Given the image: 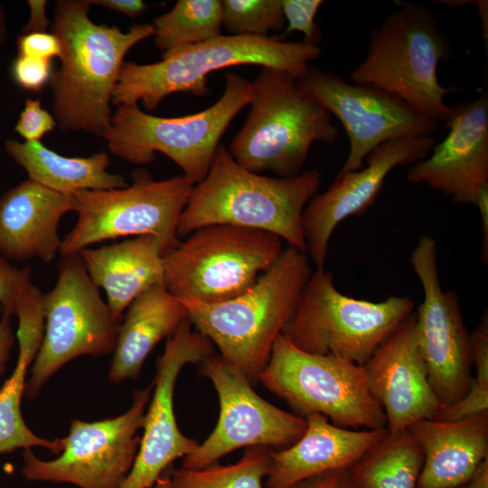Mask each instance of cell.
Returning <instances> with one entry per match:
<instances>
[{
    "label": "cell",
    "mask_w": 488,
    "mask_h": 488,
    "mask_svg": "<svg viewBox=\"0 0 488 488\" xmlns=\"http://www.w3.org/2000/svg\"><path fill=\"white\" fill-rule=\"evenodd\" d=\"M89 0H59L51 33L60 41L61 66L50 80L54 118L63 131L104 136L110 127L114 89L128 51L155 34L153 24H97Z\"/></svg>",
    "instance_id": "cell-1"
},
{
    "label": "cell",
    "mask_w": 488,
    "mask_h": 488,
    "mask_svg": "<svg viewBox=\"0 0 488 488\" xmlns=\"http://www.w3.org/2000/svg\"><path fill=\"white\" fill-rule=\"evenodd\" d=\"M320 184L318 169L289 178L252 173L220 144L206 176L190 192L177 223V237L225 224L272 233L306 252L302 217Z\"/></svg>",
    "instance_id": "cell-2"
},
{
    "label": "cell",
    "mask_w": 488,
    "mask_h": 488,
    "mask_svg": "<svg viewBox=\"0 0 488 488\" xmlns=\"http://www.w3.org/2000/svg\"><path fill=\"white\" fill-rule=\"evenodd\" d=\"M311 274L306 252L288 246L239 296L220 303H182L195 329L254 385L276 339L293 316Z\"/></svg>",
    "instance_id": "cell-3"
},
{
    "label": "cell",
    "mask_w": 488,
    "mask_h": 488,
    "mask_svg": "<svg viewBox=\"0 0 488 488\" xmlns=\"http://www.w3.org/2000/svg\"><path fill=\"white\" fill-rule=\"evenodd\" d=\"M321 53L318 45L304 42L221 34L164 52L162 61L157 62L124 61L111 104L118 107L140 101L147 110H153L173 93L190 92L204 97L210 93L207 76L236 65H259L286 71L298 79Z\"/></svg>",
    "instance_id": "cell-4"
},
{
    "label": "cell",
    "mask_w": 488,
    "mask_h": 488,
    "mask_svg": "<svg viewBox=\"0 0 488 488\" xmlns=\"http://www.w3.org/2000/svg\"><path fill=\"white\" fill-rule=\"evenodd\" d=\"M251 83L250 110L230 145V154L255 174L299 175L314 143L333 145L339 137L330 113L286 71L263 68Z\"/></svg>",
    "instance_id": "cell-5"
},
{
    "label": "cell",
    "mask_w": 488,
    "mask_h": 488,
    "mask_svg": "<svg viewBox=\"0 0 488 488\" xmlns=\"http://www.w3.org/2000/svg\"><path fill=\"white\" fill-rule=\"evenodd\" d=\"M449 54L447 38L429 10L403 3L371 31L366 55L350 78L352 83L383 89L431 119L445 122L451 112L445 96L458 90L438 80V63Z\"/></svg>",
    "instance_id": "cell-6"
},
{
    "label": "cell",
    "mask_w": 488,
    "mask_h": 488,
    "mask_svg": "<svg viewBox=\"0 0 488 488\" xmlns=\"http://www.w3.org/2000/svg\"><path fill=\"white\" fill-rule=\"evenodd\" d=\"M222 96L208 108L177 117L142 111L137 104L120 105L103 136L116 156L137 165L150 164L159 152L173 160L195 183L207 174L220 140L252 96V83L235 72L225 75Z\"/></svg>",
    "instance_id": "cell-7"
},
{
    "label": "cell",
    "mask_w": 488,
    "mask_h": 488,
    "mask_svg": "<svg viewBox=\"0 0 488 488\" xmlns=\"http://www.w3.org/2000/svg\"><path fill=\"white\" fill-rule=\"evenodd\" d=\"M414 308L409 296L371 302L343 295L332 272L316 269L282 333L303 352L362 366Z\"/></svg>",
    "instance_id": "cell-8"
},
{
    "label": "cell",
    "mask_w": 488,
    "mask_h": 488,
    "mask_svg": "<svg viewBox=\"0 0 488 488\" xmlns=\"http://www.w3.org/2000/svg\"><path fill=\"white\" fill-rule=\"evenodd\" d=\"M282 250V239L267 231L202 227L164 257V282L180 302H223L251 287Z\"/></svg>",
    "instance_id": "cell-9"
},
{
    "label": "cell",
    "mask_w": 488,
    "mask_h": 488,
    "mask_svg": "<svg viewBox=\"0 0 488 488\" xmlns=\"http://www.w3.org/2000/svg\"><path fill=\"white\" fill-rule=\"evenodd\" d=\"M258 381L303 418L318 413L343 428L387 427L384 410L371 393L361 365L303 352L283 333L276 339Z\"/></svg>",
    "instance_id": "cell-10"
},
{
    "label": "cell",
    "mask_w": 488,
    "mask_h": 488,
    "mask_svg": "<svg viewBox=\"0 0 488 488\" xmlns=\"http://www.w3.org/2000/svg\"><path fill=\"white\" fill-rule=\"evenodd\" d=\"M194 183L184 175L155 180L145 169L124 188L73 193L74 228L61 239L60 254H78L94 243L125 236H155L163 258L180 243L176 229Z\"/></svg>",
    "instance_id": "cell-11"
},
{
    "label": "cell",
    "mask_w": 488,
    "mask_h": 488,
    "mask_svg": "<svg viewBox=\"0 0 488 488\" xmlns=\"http://www.w3.org/2000/svg\"><path fill=\"white\" fill-rule=\"evenodd\" d=\"M58 272L54 287L43 295V339L24 385L29 400L66 363L113 353L117 344L121 319L113 315L78 254L61 256Z\"/></svg>",
    "instance_id": "cell-12"
},
{
    "label": "cell",
    "mask_w": 488,
    "mask_h": 488,
    "mask_svg": "<svg viewBox=\"0 0 488 488\" xmlns=\"http://www.w3.org/2000/svg\"><path fill=\"white\" fill-rule=\"evenodd\" d=\"M153 385L133 392L123 414L99 421L73 419L57 458L45 461L31 449L23 452L27 481L70 483L80 488H121L136 459Z\"/></svg>",
    "instance_id": "cell-13"
},
{
    "label": "cell",
    "mask_w": 488,
    "mask_h": 488,
    "mask_svg": "<svg viewBox=\"0 0 488 488\" xmlns=\"http://www.w3.org/2000/svg\"><path fill=\"white\" fill-rule=\"evenodd\" d=\"M198 365L200 374L208 378L216 389L220 414L211 435L183 457L182 467L202 469L242 447L284 449L305 432V418L262 399L246 378L220 354L213 352Z\"/></svg>",
    "instance_id": "cell-14"
},
{
    "label": "cell",
    "mask_w": 488,
    "mask_h": 488,
    "mask_svg": "<svg viewBox=\"0 0 488 488\" xmlns=\"http://www.w3.org/2000/svg\"><path fill=\"white\" fill-rule=\"evenodd\" d=\"M424 292L416 314V336L428 381L444 408L464 399L473 382L470 339L454 290L444 291L438 277L437 245L422 236L410 256Z\"/></svg>",
    "instance_id": "cell-15"
},
{
    "label": "cell",
    "mask_w": 488,
    "mask_h": 488,
    "mask_svg": "<svg viewBox=\"0 0 488 488\" xmlns=\"http://www.w3.org/2000/svg\"><path fill=\"white\" fill-rule=\"evenodd\" d=\"M298 87L342 123L350 150L336 177L361 169L381 144L430 136L439 124L398 97L371 85L349 83L333 72L310 66Z\"/></svg>",
    "instance_id": "cell-16"
},
{
    "label": "cell",
    "mask_w": 488,
    "mask_h": 488,
    "mask_svg": "<svg viewBox=\"0 0 488 488\" xmlns=\"http://www.w3.org/2000/svg\"><path fill=\"white\" fill-rule=\"evenodd\" d=\"M213 352L212 343L192 330L188 318L167 338L155 362L153 393L137 454L121 488H152L174 460L186 456L199 446L178 427L174 409V386L185 365L199 364Z\"/></svg>",
    "instance_id": "cell-17"
},
{
    "label": "cell",
    "mask_w": 488,
    "mask_h": 488,
    "mask_svg": "<svg viewBox=\"0 0 488 488\" xmlns=\"http://www.w3.org/2000/svg\"><path fill=\"white\" fill-rule=\"evenodd\" d=\"M436 144L431 136L385 142L365 159L366 166L336 177L329 188L306 204L302 227L309 259L324 268L328 244L346 218L363 215L376 202L388 174L397 166L426 158Z\"/></svg>",
    "instance_id": "cell-18"
},
{
    "label": "cell",
    "mask_w": 488,
    "mask_h": 488,
    "mask_svg": "<svg viewBox=\"0 0 488 488\" xmlns=\"http://www.w3.org/2000/svg\"><path fill=\"white\" fill-rule=\"evenodd\" d=\"M446 138L407 173L410 183H426L455 204H475L488 185V94L451 107Z\"/></svg>",
    "instance_id": "cell-19"
},
{
    "label": "cell",
    "mask_w": 488,
    "mask_h": 488,
    "mask_svg": "<svg viewBox=\"0 0 488 488\" xmlns=\"http://www.w3.org/2000/svg\"><path fill=\"white\" fill-rule=\"evenodd\" d=\"M369 389L384 410L390 433L434 419L444 408L427 378L413 312L362 365Z\"/></svg>",
    "instance_id": "cell-20"
},
{
    "label": "cell",
    "mask_w": 488,
    "mask_h": 488,
    "mask_svg": "<svg viewBox=\"0 0 488 488\" xmlns=\"http://www.w3.org/2000/svg\"><path fill=\"white\" fill-rule=\"evenodd\" d=\"M74 210L72 194L53 191L29 178L11 188L0 198V257L51 262L61 249L59 222Z\"/></svg>",
    "instance_id": "cell-21"
},
{
    "label": "cell",
    "mask_w": 488,
    "mask_h": 488,
    "mask_svg": "<svg viewBox=\"0 0 488 488\" xmlns=\"http://www.w3.org/2000/svg\"><path fill=\"white\" fill-rule=\"evenodd\" d=\"M305 418L307 427L300 439L289 447L270 450L267 488H292L318 474L349 469L389 433L387 427L361 431L340 427L318 413Z\"/></svg>",
    "instance_id": "cell-22"
},
{
    "label": "cell",
    "mask_w": 488,
    "mask_h": 488,
    "mask_svg": "<svg viewBox=\"0 0 488 488\" xmlns=\"http://www.w3.org/2000/svg\"><path fill=\"white\" fill-rule=\"evenodd\" d=\"M408 429L424 453L418 488H461L488 458V412L455 421L423 419Z\"/></svg>",
    "instance_id": "cell-23"
},
{
    "label": "cell",
    "mask_w": 488,
    "mask_h": 488,
    "mask_svg": "<svg viewBox=\"0 0 488 488\" xmlns=\"http://www.w3.org/2000/svg\"><path fill=\"white\" fill-rule=\"evenodd\" d=\"M78 256L93 283L105 290L107 303L117 319H121L123 311L140 294L164 282L161 244L154 235L86 248Z\"/></svg>",
    "instance_id": "cell-24"
},
{
    "label": "cell",
    "mask_w": 488,
    "mask_h": 488,
    "mask_svg": "<svg viewBox=\"0 0 488 488\" xmlns=\"http://www.w3.org/2000/svg\"><path fill=\"white\" fill-rule=\"evenodd\" d=\"M185 319V306L169 293L164 282L150 286L136 297L119 326L109 380L117 384L137 379L154 348L172 336Z\"/></svg>",
    "instance_id": "cell-25"
},
{
    "label": "cell",
    "mask_w": 488,
    "mask_h": 488,
    "mask_svg": "<svg viewBox=\"0 0 488 488\" xmlns=\"http://www.w3.org/2000/svg\"><path fill=\"white\" fill-rule=\"evenodd\" d=\"M8 155L28 174V178L53 191L73 194L88 190H110L127 186L120 174H110V159L101 151L87 157L60 155L41 141H5Z\"/></svg>",
    "instance_id": "cell-26"
},
{
    "label": "cell",
    "mask_w": 488,
    "mask_h": 488,
    "mask_svg": "<svg viewBox=\"0 0 488 488\" xmlns=\"http://www.w3.org/2000/svg\"><path fill=\"white\" fill-rule=\"evenodd\" d=\"M424 453L408 429L389 432L348 470L358 488H418Z\"/></svg>",
    "instance_id": "cell-27"
},
{
    "label": "cell",
    "mask_w": 488,
    "mask_h": 488,
    "mask_svg": "<svg viewBox=\"0 0 488 488\" xmlns=\"http://www.w3.org/2000/svg\"><path fill=\"white\" fill-rule=\"evenodd\" d=\"M41 343L36 340L18 342V357L12 375L0 389V455L16 449H31L41 446L60 455L64 447V439L48 440L36 436L26 425L21 409L24 395L27 371L33 362Z\"/></svg>",
    "instance_id": "cell-28"
},
{
    "label": "cell",
    "mask_w": 488,
    "mask_h": 488,
    "mask_svg": "<svg viewBox=\"0 0 488 488\" xmlns=\"http://www.w3.org/2000/svg\"><path fill=\"white\" fill-rule=\"evenodd\" d=\"M155 42L164 52L221 35V1L178 0L154 20Z\"/></svg>",
    "instance_id": "cell-29"
},
{
    "label": "cell",
    "mask_w": 488,
    "mask_h": 488,
    "mask_svg": "<svg viewBox=\"0 0 488 488\" xmlns=\"http://www.w3.org/2000/svg\"><path fill=\"white\" fill-rule=\"evenodd\" d=\"M270 448H246L234 464L202 469L179 467L169 473L171 488H263L270 466Z\"/></svg>",
    "instance_id": "cell-30"
},
{
    "label": "cell",
    "mask_w": 488,
    "mask_h": 488,
    "mask_svg": "<svg viewBox=\"0 0 488 488\" xmlns=\"http://www.w3.org/2000/svg\"><path fill=\"white\" fill-rule=\"evenodd\" d=\"M475 375L467 395L444 408L434 419L455 421L488 412V313L485 309L479 324L470 333Z\"/></svg>",
    "instance_id": "cell-31"
},
{
    "label": "cell",
    "mask_w": 488,
    "mask_h": 488,
    "mask_svg": "<svg viewBox=\"0 0 488 488\" xmlns=\"http://www.w3.org/2000/svg\"><path fill=\"white\" fill-rule=\"evenodd\" d=\"M221 18L230 35L267 37L286 24L281 0H223Z\"/></svg>",
    "instance_id": "cell-32"
},
{
    "label": "cell",
    "mask_w": 488,
    "mask_h": 488,
    "mask_svg": "<svg viewBox=\"0 0 488 488\" xmlns=\"http://www.w3.org/2000/svg\"><path fill=\"white\" fill-rule=\"evenodd\" d=\"M283 14L286 27L283 34L277 39H283L293 32L304 34V42L317 45L322 37L319 25L314 19L319 8L323 5L322 0H281Z\"/></svg>",
    "instance_id": "cell-33"
},
{
    "label": "cell",
    "mask_w": 488,
    "mask_h": 488,
    "mask_svg": "<svg viewBox=\"0 0 488 488\" xmlns=\"http://www.w3.org/2000/svg\"><path fill=\"white\" fill-rule=\"evenodd\" d=\"M11 73L22 89L40 92L53 73L52 60L18 55L12 64Z\"/></svg>",
    "instance_id": "cell-34"
},
{
    "label": "cell",
    "mask_w": 488,
    "mask_h": 488,
    "mask_svg": "<svg viewBox=\"0 0 488 488\" xmlns=\"http://www.w3.org/2000/svg\"><path fill=\"white\" fill-rule=\"evenodd\" d=\"M57 126L53 116L42 108L41 99H27L14 130L26 141H40Z\"/></svg>",
    "instance_id": "cell-35"
},
{
    "label": "cell",
    "mask_w": 488,
    "mask_h": 488,
    "mask_svg": "<svg viewBox=\"0 0 488 488\" xmlns=\"http://www.w3.org/2000/svg\"><path fill=\"white\" fill-rule=\"evenodd\" d=\"M33 284L29 267H17L0 257V305L4 312L13 316L16 301Z\"/></svg>",
    "instance_id": "cell-36"
},
{
    "label": "cell",
    "mask_w": 488,
    "mask_h": 488,
    "mask_svg": "<svg viewBox=\"0 0 488 488\" xmlns=\"http://www.w3.org/2000/svg\"><path fill=\"white\" fill-rule=\"evenodd\" d=\"M18 55L52 60L61 58L59 39L52 33L35 32L22 33L17 38Z\"/></svg>",
    "instance_id": "cell-37"
},
{
    "label": "cell",
    "mask_w": 488,
    "mask_h": 488,
    "mask_svg": "<svg viewBox=\"0 0 488 488\" xmlns=\"http://www.w3.org/2000/svg\"><path fill=\"white\" fill-rule=\"evenodd\" d=\"M292 488H358L348 469L329 471L306 479Z\"/></svg>",
    "instance_id": "cell-38"
},
{
    "label": "cell",
    "mask_w": 488,
    "mask_h": 488,
    "mask_svg": "<svg viewBox=\"0 0 488 488\" xmlns=\"http://www.w3.org/2000/svg\"><path fill=\"white\" fill-rule=\"evenodd\" d=\"M12 315L4 312L0 305V377L5 373L14 347L15 336L11 324Z\"/></svg>",
    "instance_id": "cell-39"
},
{
    "label": "cell",
    "mask_w": 488,
    "mask_h": 488,
    "mask_svg": "<svg viewBox=\"0 0 488 488\" xmlns=\"http://www.w3.org/2000/svg\"><path fill=\"white\" fill-rule=\"evenodd\" d=\"M90 5H100L131 18L140 16L149 8L142 0H95L90 1Z\"/></svg>",
    "instance_id": "cell-40"
},
{
    "label": "cell",
    "mask_w": 488,
    "mask_h": 488,
    "mask_svg": "<svg viewBox=\"0 0 488 488\" xmlns=\"http://www.w3.org/2000/svg\"><path fill=\"white\" fill-rule=\"evenodd\" d=\"M30 19L27 24L23 28L22 33L45 32L50 24V21L46 17L45 8L47 2L44 0H30Z\"/></svg>",
    "instance_id": "cell-41"
},
{
    "label": "cell",
    "mask_w": 488,
    "mask_h": 488,
    "mask_svg": "<svg viewBox=\"0 0 488 488\" xmlns=\"http://www.w3.org/2000/svg\"><path fill=\"white\" fill-rule=\"evenodd\" d=\"M480 212L482 224V258L488 263V185L483 187L474 204Z\"/></svg>",
    "instance_id": "cell-42"
},
{
    "label": "cell",
    "mask_w": 488,
    "mask_h": 488,
    "mask_svg": "<svg viewBox=\"0 0 488 488\" xmlns=\"http://www.w3.org/2000/svg\"><path fill=\"white\" fill-rule=\"evenodd\" d=\"M464 486L465 488H488V458L480 463Z\"/></svg>",
    "instance_id": "cell-43"
},
{
    "label": "cell",
    "mask_w": 488,
    "mask_h": 488,
    "mask_svg": "<svg viewBox=\"0 0 488 488\" xmlns=\"http://www.w3.org/2000/svg\"><path fill=\"white\" fill-rule=\"evenodd\" d=\"M477 6L483 23V35L485 34V42H487V1L478 0L474 2Z\"/></svg>",
    "instance_id": "cell-44"
},
{
    "label": "cell",
    "mask_w": 488,
    "mask_h": 488,
    "mask_svg": "<svg viewBox=\"0 0 488 488\" xmlns=\"http://www.w3.org/2000/svg\"><path fill=\"white\" fill-rule=\"evenodd\" d=\"M7 36L6 13L4 5L0 3V49Z\"/></svg>",
    "instance_id": "cell-45"
},
{
    "label": "cell",
    "mask_w": 488,
    "mask_h": 488,
    "mask_svg": "<svg viewBox=\"0 0 488 488\" xmlns=\"http://www.w3.org/2000/svg\"><path fill=\"white\" fill-rule=\"evenodd\" d=\"M152 488H171L169 473L162 475Z\"/></svg>",
    "instance_id": "cell-46"
},
{
    "label": "cell",
    "mask_w": 488,
    "mask_h": 488,
    "mask_svg": "<svg viewBox=\"0 0 488 488\" xmlns=\"http://www.w3.org/2000/svg\"><path fill=\"white\" fill-rule=\"evenodd\" d=\"M461 488H465V486H462Z\"/></svg>",
    "instance_id": "cell-47"
}]
</instances>
